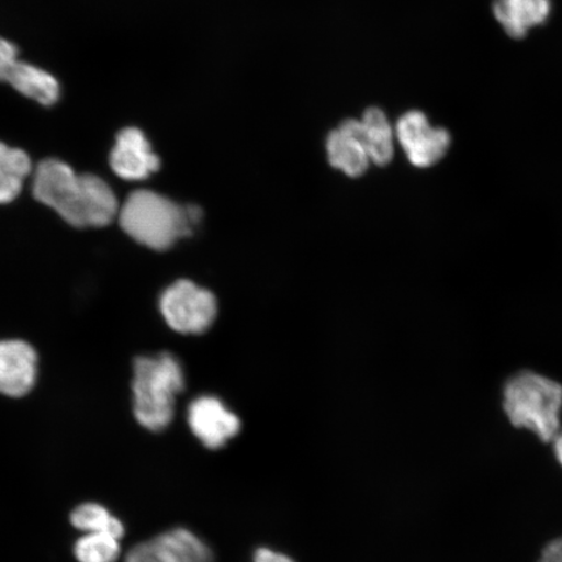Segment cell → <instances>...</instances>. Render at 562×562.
<instances>
[{"label":"cell","mask_w":562,"mask_h":562,"mask_svg":"<svg viewBox=\"0 0 562 562\" xmlns=\"http://www.w3.org/2000/svg\"><path fill=\"white\" fill-rule=\"evenodd\" d=\"M37 379V353L21 340L0 341V395L23 397Z\"/></svg>","instance_id":"cell-9"},{"label":"cell","mask_w":562,"mask_h":562,"mask_svg":"<svg viewBox=\"0 0 562 562\" xmlns=\"http://www.w3.org/2000/svg\"><path fill=\"white\" fill-rule=\"evenodd\" d=\"M159 307L167 325L180 334H203L216 316L214 294L196 286L192 281L180 280L161 294Z\"/></svg>","instance_id":"cell-5"},{"label":"cell","mask_w":562,"mask_h":562,"mask_svg":"<svg viewBox=\"0 0 562 562\" xmlns=\"http://www.w3.org/2000/svg\"><path fill=\"white\" fill-rule=\"evenodd\" d=\"M492 13L508 37L522 40L552 15V0H494Z\"/></svg>","instance_id":"cell-11"},{"label":"cell","mask_w":562,"mask_h":562,"mask_svg":"<svg viewBox=\"0 0 562 562\" xmlns=\"http://www.w3.org/2000/svg\"><path fill=\"white\" fill-rule=\"evenodd\" d=\"M124 562H171L161 551L156 539L147 540V542L138 543L132 547L125 554Z\"/></svg>","instance_id":"cell-18"},{"label":"cell","mask_w":562,"mask_h":562,"mask_svg":"<svg viewBox=\"0 0 562 562\" xmlns=\"http://www.w3.org/2000/svg\"><path fill=\"white\" fill-rule=\"evenodd\" d=\"M119 223L126 235L154 250H167L192 234L201 220V210L181 207L171 200L151 191H136L128 195L119 210Z\"/></svg>","instance_id":"cell-2"},{"label":"cell","mask_w":562,"mask_h":562,"mask_svg":"<svg viewBox=\"0 0 562 562\" xmlns=\"http://www.w3.org/2000/svg\"><path fill=\"white\" fill-rule=\"evenodd\" d=\"M5 82L20 94L47 108L58 102L60 98L59 81L47 70L26 61L19 60Z\"/></svg>","instance_id":"cell-12"},{"label":"cell","mask_w":562,"mask_h":562,"mask_svg":"<svg viewBox=\"0 0 562 562\" xmlns=\"http://www.w3.org/2000/svg\"><path fill=\"white\" fill-rule=\"evenodd\" d=\"M31 172L32 161L24 150L0 143V203L16 200Z\"/></svg>","instance_id":"cell-14"},{"label":"cell","mask_w":562,"mask_h":562,"mask_svg":"<svg viewBox=\"0 0 562 562\" xmlns=\"http://www.w3.org/2000/svg\"><path fill=\"white\" fill-rule=\"evenodd\" d=\"M188 424L191 430L210 449H220L240 431V420L227 411L221 400L200 397L189 406Z\"/></svg>","instance_id":"cell-8"},{"label":"cell","mask_w":562,"mask_h":562,"mask_svg":"<svg viewBox=\"0 0 562 562\" xmlns=\"http://www.w3.org/2000/svg\"><path fill=\"white\" fill-rule=\"evenodd\" d=\"M154 539L171 562H214L210 548L187 529L166 531Z\"/></svg>","instance_id":"cell-16"},{"label":"cell","mask_w":562,"mask_h":562,"mask_svg":"<svg viewBox=\"0 0 562 562\" xmlns=\"http://www.w3.org/2000/svg\"><path fill=\"white\" fill-rule=\"evenodd\" d=\"M74 554L77 562H117L122 557V539L109 533H82L76 540Z\"/></svg>","instance_id":"cell-17"},{"label":"cell","mask_w":562,"mask_h":562,"mask_svg":"<svg viewBox=\"0 0 562 562\" xmlns=\"http://www.w3.org/2000/svg\"><path fill=\"white\" fill-rule=\"evenodd\" d=\"M362 137L372 164L389 165L395 153V128L381 109L370 108L361 119Z\"/></svg>","instance_id":"cell-13"},{"label":"cell","mask_w":562,"mask_h":562,"mask_svg":"<svg viewBox=\"0 0 562 562\" xmlns=\"http://www.w3.org/2000/svg\"><path fill=\"white\" fill-rule=\"evenodd\" d=\"M255 562H294L291 558L285 557L283 553L266 550L261 548L255 554Z\"/></svg>","instance_id":"cell-21"},{"label":"cell","mask_w":562,"mask_h":562,"mask_svg":"<svg viewBox=\"0 0 562 562\" xmlns=\"http://www.w3.org/2000/svg\"><path fill=\"white\" fill-rule=\"evenodd\" d=\"M562 385L532 371L519 372L504 389V411L513 426L527 428L546 442L560 431Z\"/></svg>","instance_id":"cell-4"},{"label":"cell","mask_w":562,"mask_h":562,"mask_svg":"<svg viewBox=\"0 0 562 562\" xmlns=\"http://www.w3.org/2000/svg\"><path fill=\"white\" fill-rule=\"evenodd\" d=\"M33 194L79 228L109 226L121 210L108 182L95 175H77L59 159L42 160L35 168Z\"/></svg>","instance_id":"cell-1"},{"label":"cell","mask_w":562,"mask_h":562,"mask_svg":"<svg viewBox=\"0 0 562 562\" xmlns=\"http://www.w3.org/2000/svg\"><path fill=\"white\" fill-rule=\"evenodd\" d=\"M540 562H562V538L553 540L544 548Z\"/></svg>","instance_id":"cell-20"},{"label":"cell","mask_w":562,"mask_h":562,"mask_svg":"<svg viewBox=\"0 0 562 562\" xmlns=\"http://www.w3.org/2000/svg\"><path fill=\"white\" fill-rule=\"evenodd\" d=\"M19 50L12 42L0 38V82H5L13 67L18 65Z\"/></svg>","instance_id":"cell-19"},{"label":"cell","mask_w":562,"mask_h":562,"mask_svg":"<svg viewBox=\"0 0 562 562\" xmlns=\"http://www.w3.org/2000/svg\"><path fill=\"white\" fill-rule=\"evenodd\" d=\"M327 154L329 164L350 178L367 172L371 160L364 146L361 122L348 119L339 128L329 133Z\"/></svg>","instance_id":"cell-10"},{"label":"cell","mask_w":562,"mask_h":562,"mask_svg":"<svg viewBox=\"0 0 562 562\" xmlns=\"http://www.w3.org/2000/svg\"><path fill=\"white\" fill-rule=\"evenodd\" d=\"M396 138L413 166L427 168L446 157L452 144L449 131L435 126L425 112L412 110L398 119Z\"/></svg>","instance_id":"cell-6"},{"label":"cell","mask_w":562,"mask_h":562,"mask_svg":"<svg viewBox=\"0 0 562 562\" xmlns=\"http://www.w3.org/2000/svg\"><path fill=\"white\" fill-rule=\"evenodd\" d=\"M554 454H557L559 462L562 465V430L559 431L557 438L553 439Z\"/></svg>","instance_id":"cell-22"},{"label":"cell","mask_w":562,"mask_h":562,"mask_svg":"<svg viewBox=\"0 0 562 562\" xmlns=\"http://www.w3.org/2000/svg\"><path fill=\"white\" fill-rule=\"evenodd\" d=\"M70 525L82 533H109L123 539L125 526L114 513L100 503H82L70 512Z\"/></svg>","instance_id":"cell-15"},{"label":"cell","mask_w":562,"mask_h":562,"mask_svg":"<svg viewBox=\"0 0 562 562\" xmlns=\"http://www.w3.org/2000/svg\"><path fill=\"white\" fill-rule=\"evenodd\" d=\"M110 166L119 178L139 181L159 170L160 159L153 151L144 132L128 126L116 136L114 149L110 154Z\"/></svg>","instance_id":"cell-7"},{"label":"cell","mask_w":562,"mask_h":562,"mask_svg":"<svg viewBox=\"0 0 562 562\" xmlns=\"http://www.w3.org/2000/svg\"><path fill=\"white\" fill-rule=\"evenodd\" d=\"M184 386V372L172 355L138 357L132 383L138 424L153 432L166 430L173 419L176 396Z\"/></svg>","instance_id":"cell-3"}]
</instances>
